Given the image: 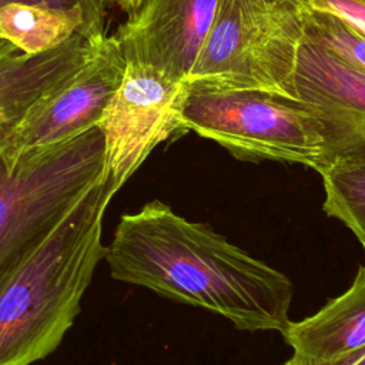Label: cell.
I'll return each mask as SVG.
<instances>
[{
	"label": "cell",
	"mask_w": 365,
	"mask_h": 365,
	"mask_svg": "<svg viewBox=\"0 0 365 365\" xmlns=\"http://www.w3.org/2000/svg\"><path fill=\"white\" fill-rule=\"evenodd\" d=\"M305 9L335 14L365 33V0H311Z\"/></svg>",
	"instance_id": "obj_15"
},
{
	"label": "cell",
	"mask_w": 365,
	"mask_h": 365,
	"mask_svg": "<svg viewBox=\"0 0 365 365\" xmlns=\"http://www.w3.org/2000/svg\"><path fill=\"white\" fill-rule=\"evenodd\" d=\"M187 83L127 63L124 78L97 127L104 140V174L118 191L164 141L185 134L181 118Z\"/></svg>",
	"instance_id": "obj_6"
},
{
	"label": "cell",
	"mask_w": 365,
	"mask_h": 365,
	"mask_svg": "<svg viewBox=\"0 0 365 365\" xmlns=\"http://www.w3.org/2000/svg\"><path fill=\"white\" fill-rule=\"evenodd\" d=\"M319 174L324 211L346 225L365 251V164H332Z\"/></svg>",
	"instance_id": "obj_13"
},
{
	"label": "cell",
	"mask_w": 365,
	"mask_h": 365,
	"mask_svg": "<svg viewBox=\"0 0 365 365\" xmlns=\"http://www.w3.org/2000/svg\"><path fill=\"white\" fill-rule=\"evenodd\" d=\"M100 38L76 34L63 46L40 54H24L10 43L0 50V133L14 125L31 104L78 70Z\"/></svg>",
	"instance_id": "obj_10"
},
{
	"label": "cell",
	"mask_w": 365,
	"mask_h": 365,
	"mask_svg": "<svg viewBox=\"0 0 365 365\" xmlns=\"http://www.w3.org/2000/svg\"><path fill=\"white\" fill-rule=\"evenodd\" d=\"M7 44H9V43H7V41H4V40H1V41H0V50H3V48H4V47H6V46H7Z\"/></svg>",
	"instance_id": "obj_21"
},
{
	"label": "cell",
	"mask_w": 365,
	"mask_h": 365,
	"mask_svg": "<svg viewBox=\"0 0 365 365\" xmlns=\"http://www.w3.org/2000/svg\"><path fill=\"white\" fill-rule=\"evenodd\" d=\"M0 41H1V40H0Z\"/></svg>",
	"instance_id": "obj_22"
},
{
	"label": "cell",
	"mask_w": 365,
	"mask_h": 365,
	"mask_svg": "<svg viewBox=\"0 0 365 365\" xmlns=\"http://www.w3.org/2000/svg\"><path fill=\"white\" fill-rule=\"evenodd\" d=\"M103 175L98 127L13 158L0 154V277Z\"/></svg>",
	"instance_id": "obj_4"
},
{
	"label": "cell",
	"mask_w": 365,
	"mask_h": 365,
	"mask_svg": "<svg viewBox=\"0 0 365 365\" xmlns=\"http://www.w3.org/2000/svg\"><path fill=\"white\" fill-rule=\"evenodd\" d=\"M218 0H144L114 34L127 63L187 81L212 26Z\"/></svg>",
	"instance_id": "obj_9"
},
{
	"label": "cell",
	"mask_w": 365,
	"mask_h": 365,
	"mask_svg": "<svg viewBox=\"0 0 365 365\" xmlns=\"http://www.w3.org/2000/svg\"><path fill=\"white\" fill-rule=\"evenodd\" d=\"M294 91L321 124L325 168L332 164H365V73L304 38Z\"/></svg>",
	"instance_id": "obj_8"
},
{
	"label": "cell",
	"mask_w": 365,
	"mask_h": 365,
	"mask_svg": "<svg viewBox=\"0 0 365 365\" xmlns=\"http://www.w3.org/2000/svg\"><path fill=\"white\" fill-rule=\"evenodd\" d=\"M181 118L187 133L215 141L238 160L302 164L318 173L327 167L321 124L298 100L188 86Z\"/></svg>",
	"instance_id": "obj_5"
},
{
	"label": "cell",
	"mask_w": 365,
	"mask_h": 365,
	"mask_svg": "<svg viewBox=\"0 0 365 365\" xmlns=\"http://www.w3.org/2000/svg\"><path fill=\"white\" fill-rule=\"evenodd\" d=\"M10 3L40 4V6H50V7H60V9H70L74 6H81L86 10H88L91 14L106 19L104 4L100 0H0V7L10 4Z\"/></svg>",
	"instance_id": "obj_16"
},
{
	"label": "cell",
	"mask_w": 365,
	"mask_h": 365,
	"mask_svg": "<svg viewBox=\"0 0 365 365\" xmlns=\"http://www.w3.org/2000/svg\"><path fill=\"white\" fill-rule=\"evenodd\" d=\"M106 19L91 14L81 6L70 9L10 3L0 7V40L24 54L54 50L80 34L96 40L104 36Z\"/></svg>",
	"instance_id": "obj_12"
},
{
	"label": "cell",
	"mask_w": 365,
	"mask_h": 365,
	"mask_svg": "<svg viewBox=\"0 0 365 365\" xmlns=\"http://www.w3.org/2000/svg\"><path fill=\"white\" fill-rule=\"evenodd\" d=\"M294 355L312 364L332 362L365 346V265L352 285L314 315L289 322L282 334Z\"/></svg>",
	"instance_id": "obj_11"
},
{
	"label": "cell",
	"mask_w": 365,
	"mask_h": 365,
	"mask_svg": "<svg viewBox=\"0 0 365 365\" xmlns=\"http://www.w3.org/2000/svg\"><path fill=\"white\" fill-rule=\"evenodd\" d=\"M104 259L114 279L205 308L237 329L284 334L291 322L285 274L160 200L120 217Z\"/></svg>",
	"instance_id": "obj_1"
},
{
	"label": "cell",
	"mask_w": 365,
	"mask_h": 365,
	"mask_svg": "<svg viewBox=\"0 0 365 365\" xmlns=\"http://www.w3.org/2000/svg\"><path fill=\"white\" fill-rule=\"evenodd\" d=\"M115 192L104 174L0 277V365H31L60 345L104 258L103 218Z\"/></svg>",
	"instance_id": "obj_2"
},
{
	"label": "cell",
	"mask_w": 365,
	"mask_h": 365,
	"mask_svg": "<svg viewBox=\"0 0 365 365\" xmlns=\"http://www.w3.org/2000/svg\"><path fill=\"white\" fill-rule=\"evenodd\" d=\"M304 9L291 0H218L190 87L262 90L295 98Z\"/></svg>",
	"instance_id": "obj_3"
},
{
	"label": "cell",
	"mask_w": 365,
	"mask_h": 365,
	"mask_svg": "<svg viewBox=\"0 0 365 365\" xmlns=\"http://www.w3.org/2000/svg\"><path fill=\"white\" fill-rule=\"evenodd\" d=\"M291 1H294L295 4H298V6H301L302 9H305L308 4H309V1L311 0H291Z\"/></svg>",
	"instance_id": "obj_20"
},
{
	"label": "cell",
	"mask_w": 365,
	"mask_h": 365,
	"mask_svg": "<svg viewBox=\"0 0 365 365\" xmlns=\"http://www.w3.org/2000/svg\"><path fill=\"white\" fill-rule=\"evenodd\" d=\"M125 68L127 60L117 37L104 34L78 70L31 104L14 125L0 133V154L13 158L97 127Z\"/></svg>",
	"instance_id": "obj_7"
},
{
	"label": "cell",
	"mask_w": 365,
	"mask_h": 365,
	"mask_svg": "<svg viewBox=\"0 0 365 365\" xmlns=\"http://www.w3.org/2000/svg\"><path fill=\"white\" fill-rule=\"evenodd\" d=\"M100 1L104 4V7L106 6L117 7L121 11H124L127 16L137 11L140 9V6L144 3V0H100Z\"/></svg>",
	"instance_id": "obj_18"
},
{
	"label": "cell",
	"mask_w": 365,
	"mask_h": 365,
	"mask_svg": "<svg viewBox=\"0 0 365 365\" xmlns=\"http://www.w3.org/2000/svg\"><path fill=\"white\" fill-rule=\"evenodd\" d=\"M304 38L365 73V33L341 17L304 9Z\"/></svg>",
	"instance_id": "obj_14"
},
{
	"label": "cell",
	"mask_w": 365,
	"mask_h": 365,
	"mask_svg": "<svg viewBox=\"0 0 365 365\" xmlns=\"http://www.w3.org/2000/svg\"><path fill=\"white\" fill-rule=\"evenodd\" d=\"M282 365H312L309 361H307V359H304V358H299V356H297V355H292V358L291 359H288L285 364H282Z\"/></svg>",
	"instance_id": "obj_19"
},
{
	"label": "cell",
	"mask_w": 365,
	"mask_h": 365,
	"mask_svg": "<svg viewBox=\"0 0 365 365\" xmlns=\"http://www.w3.org/2000/svg\"><path fill=\"white\" fill-rule=\"evenodd\" d=\"M312 365H365V346L346 355V356H342L336 361L324 362V364H312Z\"/></svg>",
	"instance_id": "obj_17"
}]
</instances>
